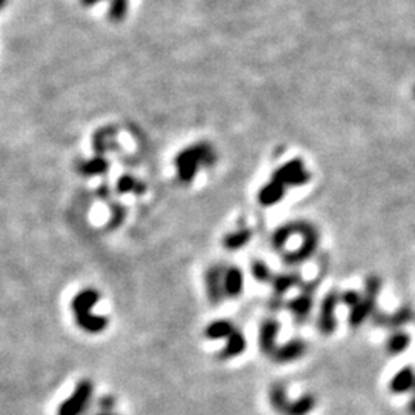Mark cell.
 Here are the masks:
<instances>
[{
  "mask_svg": "<svg viewBox=\"0 0 415 415\" xmlns=\"http://www.w3.org/2000/svg\"><path fill=\"white\" fill-rule=\"evenodd\" d=\"M375 313V298L369 295H363L361 300L351 308L349 314V325L352 328H359L368 317H371Z\"/></svg>",
  "mask_w": 415,
  "mask_h": 415,
  "instance_id": "cell-12",
  "label": "cell"
},
{
  "mask_svg": "<svg viewBox=\"0 0 415 415\" xmlns=\"http://www.w3.org/2000/svg\"><path fill=\"white\" fill-rule=\"evenodd\" d=\"M214 160H216V153L208 144H196L181 149L174 160L179 180L183 183H191L200 168L212 165Z\"/></svg>",
  "mask_w": 415,
  "mask_h": 415,
  "instance_id": "cell-1",
  "label": "cell"
},
{
  "mask_svg": "<svg viewBox=\"0 0 415 415\" xmlns=\"http://www.w3.org/2000/svg\"><path fill=\"white\" fill-rule=\"evenodd\" d=\"M297 234V225L295 223H288L283 226H278V228L274 231V234L271 237V243L276 249H282L284 245L288 243V240L291 236Z\"/></svg>",
  "mask_w": 415,
  "mask_h": 415,
  "instance_id": "cell-20",
  "label": "cell"
},
{
  "mask_svg": "<svg viewBox=\"0 0 415 415\" xmlns=\"http://www.w3.org/2000/svg\"><path fill=\"white\" fill-rule=\"evenodd\" d=\"M280 330V322L276 319H267L262 322L258 328V346L260 351L267 355L274 354L277 349V335Z\"/></svg>",
  "mask_w": 415,
  "mask_h": 415,
  "instance_id": "cell-6",
  "label": "cell"
},
{
  "mask_svg": "<svg viewBox=\"0 0 415 415\" xmlns=\"http://www.w3.org/2000/svg\"><path fill=\"white\" fill-rule=\"evenodd\" d=\"M99 298L100 295L97 291L85 289L77 294L73 300V311H74L77 325L91 334L102 333L108 325L105 317H100V315L97 317L91 314V309H93L94 304L99 302Z\"/></svg>",
  "mask_w": 415,
  "mask_h": 415,
  "instance_id": "cell-2",
  "label": "cell"
},
{
  "mask_svg": "<svg viewBox=\"0 0 415 415\" xmlns=\"http://www.w3.org/2000/svg\"><path fill=\"white\" fill-rule=\"evenodd\" d=\"M414 97H415V88H414Z\"/></svg>",
  "mask_w": 415,
  "mask_h": 415,
  "instance_id": "cell-31",
  "label": "cell"
},
{
  "mask_svg": "<svg viewBox=\"0 0 415 415\" xmlns=\"http://www.w3.org/2000/svg\"><path fill=\"white\" fill-rule=\"evenodd\" d=\"M91 391H93V386H91L89 381H83L79 386H77L76 394L71 397L67 403H65L60 407V415H77L80 411V407L87 403Z\"/></svg>",
  "mask_w": 415,
  "mask_h": 415,
  "instance_id": "cell-11",
  "label": "cell"
},
{
  "mask_svg": "<svg viewBox=\"0 0 415 415\" xmlns=\"http://www.w3.org/2000/svg\"><path fill=\"white\" fill-rule=\"evenodd\" d=\"M361 294L357 293V291L354 289H348L345 291V293L340 294V303H345L346 306L349 308H354L357 303H359L361 300Z\"/></svg>",
  "mask_w": 415,
  "mask_h": 415,
  "instance_id": "cell-28",
  "label": "cell"
},
{
  "mask_svg": "<svg viewBox=\"0 0 415 415\" xmlns=\"http://www.w3.org/2000/svg\"><path fill=\"white\" fill-rule=\"evenodd\" d=\"M246 349V339L242 330L234 329L228 339H226V346L223 348V351L220 352V359L228 360V359H234V357L243 354Z\"/></svg>",
  "mask_w": 415,
  "mask_h": 415,
  "instance_id": "cell-15",
  "label": "cell"
},
{
  "mask_svg": "<svg viewBox=\"0 0 415 415\" xmlns=\"http://www.w3.org/2000/svg\"><path fill=\"white\" fill-rule=\"evenodd\" d=\"M223 271L225 268L220 265H214V267L208 268L205 276V284H206V294L212 304H218L223 300Z\"/></svg>",
  "mask_w": 415,
  "mask_h": 415,
  "instance_id": "cell-7",
  "label": "cell"
},
{
  "mask_svg": "<svg viewBox=\"0 0 415 415\" xmlns=\"http://www.w3.org/2000/svg\"><path fill=\"white\" fill-rule=\"evenodd\" d=\"M117 190L122 194H126V192H142V191H144V186H142L135 179L129 177V176H125V177H120L119 183H117Z\"/></svg>",
  "mask_w": 415,
  "mask_h": 415,
  "instance_id": "cell-25",
  "label": "cell"
},
{
  "mask_svg": "<svg viewBox=\"0 0 415 415\" xmlns=\"http://www.w3.org/2000/svg\"><path fill=\"white\" fill-rule=\"evenodd\" d=\"M315 406V399L313 395H303L295 403H291L287 415H306Z\"/></svg>",
  "mask_w": 415,
  "mask_h": 415,
  "instance_id": "cell-23",
  "label": "cell"
},
{
  "mask_svg": "<svg viewBox=\"0 0 415 415\" xmlns=\"http://www.w3.org/2000/svg\"><path fill=\"white\" fill-rule=\"evenodd\" d=\"M304 351H306L304 341L300 339H293L284 343V345L278 346L274 354H272V359H274L277 363H289L300 359Z\"/></svg>",
  "mask_w": 415,
  "mask_h": 415,
  "instance_id": "cell-9",
  "label": "cell"
},
{
  "mask_svg": "<svg viewBox=\"0 0 415 415\" xmlns=\"http://www.w3.org/2000/svg\"><path fill=\"white\" fill-rule=\"evenodd\" d=\"M269 399H271L272 406H274L278 412L287 415L291 401H288V399H287V391H284V386H282V385L272 386L271 392H269Z\"/></svg>",
  "mask_w": 415,
  "mask_h": 415,
  "instance_id": "cell-22",
  "label": "cell"
},
{
  "mask_svg": "<svg viewBox=\"0 0 415 415\" xmlns=\"http://www.w3.org/2000/svg\"><path fill=\"white\" fill-rule=\"evenodd\" d=\"M340 303V294L337 291H329V293L323 297L320 303L319 311V320H317V328L322 334L330 335L337 328L335 320V309Z\"/></svg>",
  "mask_w": 415,
  "mask_h": 415,
  "instance_id": "cell-5",
  "label": "cell"
},
{
  "mask_svg": "<svg viewBox=\"0 0 415 415\" xmlns=\"http://www.w3.org/2000/svg\"><path fill=\"white\" fill-rule=\"evenodd\" d=\"M3 3H5V0H0V8H2Z\"/></svg>",
  "mask_w": 415,
  "mask_h": 415,
  "instance_id": "cell-30",
  "label": "cell"
},
{
  "mask_svg": "<svg viewBox=\"0 0 415 415\" xmlns=\"http://www.w3.org/2000/svg\"><path fill=\"white\" fill-rule=\"evenodd\" d=\"M108 170V164L103 159H96L93 161H89L88 165L83 168V172L85 174H102Z\"/></svg>",
  "mask_w": 415,
  "mask_h": 415,
  "instance_id": "cell-27",
  "label": "cell"
},
{
  "mask_svg": "<svg viewBox=\"0 0 415 415\" xmlns=\"http://www.w3.org/2000/svg\"><path fill=\"white\" fill-rule=\"evenodd\" d=\"M311 179V174L304 168V164L300 159L288 160L287 164L278 166L272 172V180L282 183L284 188L288 186H302L306 185Z\"/></svg>",
  "mask_w": 415,
  "mask_h": 415,
  "instance_id": "cell-4",
  "label": "cell"
},
{
  "mask_svg": "<svg viewBox=\"0 0 415 415\" xmlns=\"http://www.w3.org/2000/svg\"><path fill=\"white\" fill-rule=\"evenodd\" d=\"M410 345H411V335L407 333H403V330H395V333L391 334V337L388 339L386 349L389 354L399 355L401 352H405Z\"/></svg>",
  "mask_w": 415,
  "mask_h": 415,
  "instance_id": "cell-17",
  "label": "cell"
},
{
  "mask_svg": "<svg viewBox=\"0 0 415 415\" xmlns=\"http://www.w3.org/2000/svg\"><path fill=\"white\" fill-rule=\"evenodd\" d=\"M415 385V371L411 366H406L403 369L394 375L391 383H389V388L391 391L395 394H403L411 391Z\"/></svg>",
  "mask_w": 415,
  "mask_h": 415,
  "instance_id": "cell-14",
  "label": "cell"
},
{
  "mask_svg": "<svg viewBox=\"0 0 415 415\" xmlns=\"http://www.w3.org/2000/svg\"><path fill=\"white\" fill-rule=\"evenodd\" d=\"M284 196H287V188L276 180H269L268 183H265L260 188V191L257 194V200L262 206L269 208L282 202Z\"/></svg>",
  "mask_w": 415,
  "mask_h": 415,
  "instance_id": "cell-10",
  "label": "cell"
},
{
  "mask_svg": "<svg viewBox=\"0 0 415 415\" xmlns=\"http://www.w3.org/2000/svg\"><path fill=\"white\" fill-rule=\"evenodd\" d=\"M410 412L412 415H415V395H414V399L411 400V403H410Z\"/></svg>",
  "mask_w": 415,
  "mask_h": 415,
  "instance_id": "cell-29",
  "label": "cell"
},
{
  "mask_svg": "<svg viewBox=\"0 0 415 415\" xmlns=\"http://www.w3.org/2000/svg\"><path fill=\"white\" fill-rule=\"evenodd\" d=\"M415 313L411 306H403L399 311H395L394 314H388V325L389 328H401L405 326L406 323H410L414 320Z\"/></svg>",
  "mask_w": 415,
  "mask_h": 415,
  "instance_id": "cell-21",
  "label": "cell"
},
{
  "mask_svg": "<svg viewBox=\"0 0 415 415\" xmlns=\"http://www.w3.org/2000/svg\"><path fill=\"white\" fill-rule=\"evenodd\" d=\"M234 325L229 320H214L205 328V337L208 340H223L234 333Z\"/></svg>",
  "mask_w": 415,
  "mask_h": 415,
  "instance_id": "cell-16",
  "label": "cell"
},
{
  "mask_svg": "<svg viewBox=\"0 0 415 415\" xmlns=\"http://www.w3.org/2000/svg\"><path fill=\"white\" fill-rule=\"evenodd\" d=\"M245 278L243 272L238 267H228L223 271V294L225 297L236 298L243 291Z\"/></svg>",
  "mask_w": 415,
  "mask_h": 415,
  "instance_id": "cell-8",
  "label": "cell"
},
{
  "mask_svg": "<svg viewBox=\"0 0 415 415\" xmlns=\"http://www.w3.org/2000/svg\"><path fill=\"white\" fill-rule=\"evenodd\" d=\"M414 388H415V385H414Z\"/></svg>",
  "mask_w": 415,
  "mask_h": 415,
  "instance_id": "cell-32",
  "label": "cell"
},
{
  "mask_svg": "<svg viewBox=\"0 0 415 415\" xmlns=\"http://www.w3.org/2000/svg\"><path fill=\"white\" fill-rule=\"evenodd\" d=\"M251 274L252 277L256 278L257 282L260 283H268L272 280V271L269 269V267L262 260H254L251 265Z\"/></svg>",
  "mask_w": 415,
  "mask_h": 415,
  "instance_id": "cell-24",
  "label": "cell"
},
{
  "mask_svg": "<svg viewBox=\"0 0 415 415\" xmlns=\"http://www.w3.org/2000/svg\"><path fill=\"white\" fill-rule=\"evenodd\" d=\"M287 306L291 311V314L295 317V320L304 322L308 319L311 309H313V295L308 293H303L300 295L291 298Z\"/></svg>",
  "mask_w": 415,
  "mask_h": 415,
  "instance_id": "cell-13",
  "label": "cell"
},
{
  "mask_svg": "<svg viewBox=\"0 0 415 415\" xmlns=\"http://www.w3.org/2000/svg\"><path fill=\"white\" fill-rule=\"evenodd\" d=\"M381 291V280L377 276H369L365 282V295L377 298Z\"/></svg>",
  "mask_w": 415,
  "mask_h": 415,
  "instance_id": "cell-26",
  "label": "cell"
},
{
  "mask_svg": "<svg viewBox=\"0 0 415 415\" xmlns=\"http://www.w3.org/2000/svg\"><path fill=\"white\" fill-rule=\"evenodd\" d=\"M271 283H272V288L276 291V294L283 295L284 293H288L291 288L300 283V277H298V274H278L276 277H272Z\"/></svg>",
  "mask_w": 415,
  "mask_h": 415,
  "instance_id": "cell-19",
  "label": "cell"
},
{
  "mask_svg": "<svg viewBox=\"0 0 415 415\" xmlns=\"http://www.w3.org/2000/svg\"><path fill=\"white\" fill-rule=\"evenodd\" d=\"M295 225L297 234H302L303 242L300 248L293 252H288V254L284 256V262L288 265H300L306 262L308 258L314 256L317 246H319V232H317L313 225L304 222H295Z\"/></svg>",
  "mask_w": 415,
  "mask_h": 415,
  "instance_id": "cell-3",
  "label": "cell"
},
{
  "mask_svg": "<svg viewBox=\"0 0 415 415\" xmlns=\"http://www.w3.org/2000/svg\"><path fill=\"white\" fill-rule=\"evenodd\" d=\"M251 237H252V232L246 228L229 232V234L223 238V246L229 251H237L248 245L251 242Z\"/></svg>",
  "mask_w": 415,
  "mask_h": 415,
  "instance_id": "cell-18",
  "label": "cell"
}]
</instances>
